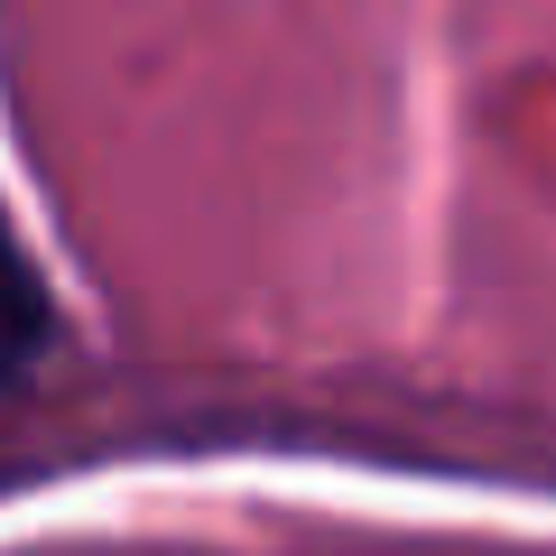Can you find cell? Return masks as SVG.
I'll use <instances>...</instances> for the list:
<instances>
[{
  "label": "cell",
  "instance_id": "cell-1",
  "mask_svg": "<svg viewBox=\"0 0 556 556\" xmlns=\"http://www.w3.org/2000/svg\"><path fill=\"white\" fill-rule=\"evenodd\" d=\"M47 343H56V306H47V278H38V260H28L20 223L0 214V399L38 380Z\"/></svg>",
  "mask_w": 556,
  "mask_h": 556
}]
</instances>
